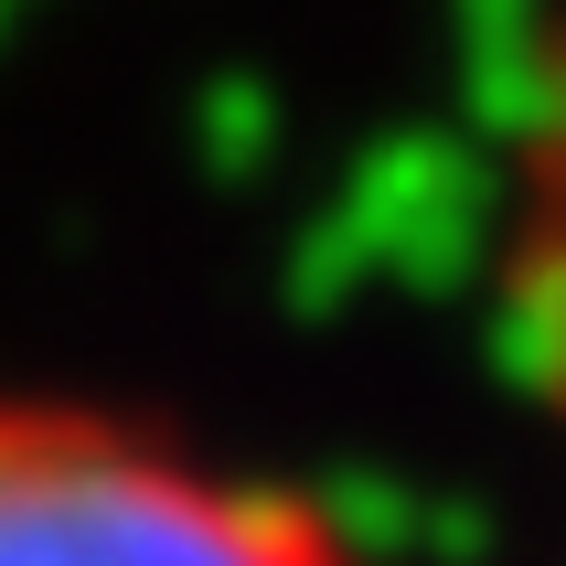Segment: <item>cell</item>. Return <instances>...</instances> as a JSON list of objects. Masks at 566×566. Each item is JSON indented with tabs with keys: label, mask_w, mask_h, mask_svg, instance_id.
Returning <instances> with one entry per match:
<instances>
[{
	"label": "cell",
	"mask_w": 566,
	"mask_h": 566,
	"mask_svg": "<svg viewBox=\"0 0 566 566\" xmlns=\"http://www.w3.org/2000/svg\"><path fill=\"white\" fill-rule=\"evenodd\" d=\"M0 566H375L343 513L139 417L0 385Z\"/></svg>",
	"instance_id": "cell-1"
},
{
	"label": "cell",
	"mask_w": 566,
	"mask_h": 566,
	"mask_svg": "<svg viewBox=\"0 0 566 566\" xmlns=\"http://www.w3.org/2000/svg\"><path fill=\"white\" fill-rule=\"evenodd\" d=\"M492 289H503L513 375L566 417V32L524 54L503 107V214H492Z\"/></svg>",
	"instance_id": "cell-2"
}]
</instances>
